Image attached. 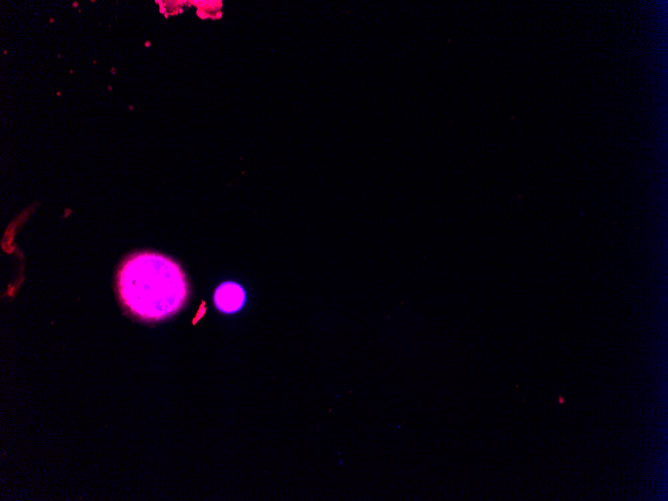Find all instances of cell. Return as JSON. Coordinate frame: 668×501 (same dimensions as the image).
<instances>
[{
	"label": "cell",
	"mask_w": 668,
	"mask_h": 501,
	"mask_svg": "<svg viewBox=\"0 0 668 501\" xmlns=\"http://www.w3.org/2000/svg\"><path fill=\"white\" fill-rule=\"evenodd\" d=\"M214 303L216 308L223 313H235L239 311L246 300L243 287L236 282H224L214 292Z\"/></svg>",
	"instance_id": "obj_2"
},
{
	"label": "cell",
	"mask_w": 668,
	"mask_h": 501,
	"mask_svg": "<svg viewBox=\"0 0 668 501\" xmlns=\"http://www.w3.org/2000/svg\"><path fill=\"white\" fill-rule=\"evenodd\" d=\"M119 299L134 317L157 322L178 313L189 297L181 266L157 252H137L121 264L116 278Z\"/></svg>",
	"instance_id": "obj_1"
}]
</instances>
